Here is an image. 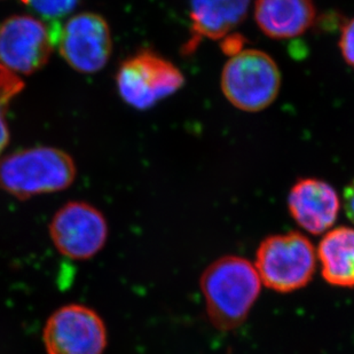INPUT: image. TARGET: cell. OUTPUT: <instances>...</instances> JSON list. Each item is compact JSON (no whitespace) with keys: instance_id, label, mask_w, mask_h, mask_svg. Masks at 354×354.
Masks as SVG:
<instances>
[{"instance_id":"1","label":"cell","mask_w":354,"mask_h":354,"mask_svg":"<svg viewBox=\"0 0 354 354\" xmlns=\"http://www.w3.org/2000/svg\"><path fill=\"white\" fill-rule=\"evenodd\" d=\"M200 286L211 324L230 331L247 319L261 292V277L247 259L225 256L205 268Z\"/></svg>"},{"instance_id":"2","label":"cell","mask_w":354,"mask_h":354,"mask_svg":"<svg viewBox=\"0 0 354 354\" xmlns=\"http://www.w3.org/2000/svg\"><path fill=\"white\" fill-rule=\"evenodd\" d=\"M77 174L71 155L36 147L0 158V189L20 200L67 189Z\"/></svg>"},{"instance_id":"3","label":"cell","mask_w":354,"mask_h":354,"mask_svg":"<svg viewBox=\"0 0 354 354\" xmlns=\"http://www.w3.org/2000/svg\"><path fill=\"white\" fill-rule=\"evenodd\" d=\"M221 90L235 108L257 113L270 107L280 92L277 62L261 50L245 48L232 55L221 73Z\"/></svg>"},{"instance_id":"4","label":"cell","mask_w":354,"mask_h":354,"mask_svg":"<svg viewBox=\"0 0 354 354\" xmlns=\"http://www.w3.org/2000/svg\"><path fill=\"white\" fill-rule=\"evenodd\" d=\"M256 270L272 290L291 292L301 289L315 275L313 244L298 232L266 237L257 249Z\"/></svg>"},{"instance_id":"5","label":"cell","mask_w":354,"mask_h":354,"mask_svg":"<svg viewBox=\"0 0 354 354\" xmlns=\"http://www.w3.org/2000/svg\"><path fill=\"white\" fill-rule=\"evenodd\" d=\"M116 82L120 95L127 104L146 111L180 90L185 77L165 57L144 50L124 61Z\"/></svg>"},{"instance_id":"6","label":"cell","mask_w":354,"mask_h":354,"mask_svg":"<svg viewBox=\"0 0 354 354\" xmlns=\"http://www.w3.org/2000/svg\"><path fill=\"white\" fill-rule=\"evenodd\" d=\"M54 43L61 57L82 74H94L106 66L113 50L111 28L104 17L82 13L64 24L50 22Z\"/></svg>"},{"instance_id":"7","label":"cell","mask_w":354,"mask_h":354,"mask_svg":"<svg viewBox=\"0 0 354 354\" xmlns=\"http://www.w3.org/2000/svg\"><path fill=\"white\" fill-rule=\"evenodd\" d=\"M43 341L47 354H104L107 328L92 308L64 305L46 321Z\"/></svg>"},{"instance_id":"8","label":"cell","mask_w":354,"mask_h":354,"mask_svg":"<svg viewBox=\"0 0 354 354\" xmlns=\"http://www.w3.org/2000/svg\"><path fill=\"white\" fill-rule=\"evenodd\" d=\"M108 224L97 207L74 201L54 214L50 236L61 254L74 261H87L99 254L107 242Z\"/></svg>"},{"instance_id":"9","label":"cell","mask_w":354,"mask_h":354,"mask_svg":"<svg viewBox=\"0 0 354 354\" xmlns=\"http://www.w3.org/2000/svg\"><path fill=\"white\" fill-rule=\"evenodd\" d=\"M55 47L50 24L15 15L0 24V64L14 74L30 75L50 60Z\"/></svg>"},{"instance_id":"10","label":"cell","mask_w":354,"mask_h":354,"mask_svg":"<svg viewBox=\"0 0 354 354\" xmlns=\"http://www.w3.org/2000/svg\"><path fill=\"white\" fill-rule=\"evenodd\" d=\"M291 217L311 234H322L337 219L341 201L327 181L303 178L291 188L288 196Z\"/></svg>"},{"instance_id":"11","label":"cell","mask_w":354,"mask_h":354,"mask_svg":"<svg viewBox=\"0 0 354 354\" xmlns=\"http://www.w3.org/2000/svg\"><path fill=\"white\" fill-rule=\"evenodd\" d=\"M250 0H191V37L183 52L193 53L204 39H224L247 17Z\"/></svg>"},{"instance_id":"12","label":"cell","mask_w":354,"mask_h":354,"mask_svg":"<svg viewBox=\"0 0 354 354\" xmlns=\"http://www.w3.org/2000/svg\"><path fill=\"white\" fill-rule=\"evenodd\" d=\"M313 0H256L254 20L272 39H290L305 34L315 24Z\"/></svg>"},{"instance_id":"13","label":"cell","mask_w":354,"mask_h":354,"mask_svg":"<svg viewBox=\"0 0 354 354\" xmlns=\"http://www.w3.org/2000/svg\"><path fill=\"white\" fill-rule=\"evenodd\" d=\"M322 277L335 287L354 288V230L337 227L319 244Z\"/></svg>"},{"instance_id":"14","label":"cell","mask_w":354,"mask_h":354,"mask_svg":"<svg viewBox=\"0 0 354 354\" xmlns=\"http://www.w3.org/2000/svg\"><path fill=\"white\" fill-rule=\"evenodd\" d=\"M24 88L22 78L0 64V155L10 142L7 111L14 97H17Z\"/></svg>"},{"instance_id":"15","label":"cell","mask_w":354,"mask_h":354,"mask_svg":"<svg viewBox=\"0 0 354 354\" xmlns=\"http://www.w3.org/2000/svg\"><path fill=\"white\" fill-rule=\"evenodd\" d=\"M21 1L32 8L36 13L53 22L71 13L80 0H21Z\"/></svg>"},{"instance_id":"16","label":"cell","mask_w":354,"mask_h":354,"mask_svg":"<svg viewBox=\"0 0 354 354\" xmlns=\"http://www.w3.org/2000/svg\"><path fill=\"white\" fill-rule=\"evenodd\" d=\"M339 50L345 62L354 69V17L342 28Z\"/></svg>"},{"instance_id":"17","label":"cell","mask_w":354,"mask_h":354,"mask_svg":"<svg viewBox=\"0 0 354 354\" xmlns=\"http://www.w3.org/2000/svg\"><path fill=\"white\" fill-rule=\"evenodd\" d=\"M343 205H344L345 214L354 224V179H352L345 187Z\"/></svg>"}]
</instances>
